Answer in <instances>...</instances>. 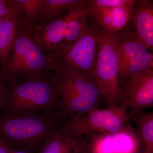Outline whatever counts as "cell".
<instances>
[{"label":"cell","instance_id":"obj_1","mask_svg":"<svg viewBox=\"0 0 153 153\" xmlns=\"http://www.w3.org/2000/svg\"><path fill=\"white\" fill-rule=\"evenodd\" d=\"M63 121L60 111L36 114L0 113V141L11 148L38 153L47 137Z\"/></svg>","mask_w":153,"mask_h":153},{"label":"cell","instance_id":"obj_2","mask_svg":"<svg viewBox=\"0 0 153 153\" xmlns=\"http://www.w3.org/2000/svg\"><path fill=\"white\" fill-rule=\"evenodd\" d=\"M54 69L52 57L44 52L33 32L21 24L8 60L0 68V78L10 84L21 79L36 80Z\"/></svg>","mask_w":153,"mask_h":153},{"label":"cell","instance_id":"obj_3","mask_svg":"<svg viewBox=\"0 0 153 153\" xmlns=\"http://www.w3.org/2000/svg\"><path fill=\"white\" fill-rule=\"evenodd\" d=\"M1 111L31 115L48 111H60V97L55 75L41 79L19 81L10 84Z\"/></svg>","mask_w":153,"mask_h":153},{"label":"cell","instance_id":"obj_4","mask_svg":"<svg viewBox=\"0 0 153 153\" xmlns=\"http://www.w3.org/2000/svg\"><path fill=\"white\" fill-rule=\"evenodd\" d=\"M54 71L64 121L80 117L97 108L102 97L95 81L60 68Z\"/></svg>","mask_w":153,"mask_h":153},{"label":"cell","instance_id":"obj_5","mask_svg":"<svg viewBox=\"0 0 153 153\" xmlns=\"http://www.w3.org/2000/svg\"><path fill=\"white\" fill-rule=\"evenodd\" d=\"M91 25L95 30L97 41L94 81L102 98L105 100L109 106L121 107L116 33H107L98 26Z\"/></svg>","mask_w":153,"mask_h":153},{"label":"cell","instance_id":"obj_6","mask_svg":"<svg viewBox=\"0 0 153 153\" xmlns=\"http://www.w3.org/2000/svg\"><path fill=\"white\" fill-rule=\"evenodd\" d=\"M97 53V38L90 24L77 40L71 44L60 46L50 56L55 69L70 71L94 81Z\"/></svg>","mask_w":153,"mask_h":153},{"label":"cell","instance_id":"obj_7","mask_svg":"<svg viewBox=\"0 0 153 153\" xmlns=\"http://www.w3.org/2000/svg\"><path fill=\"white\" fill-rule=\"evenodd\" d=\"M130 121L128 114L121 107L96 108L80 117L63 121L60 128L72 136H85L121 131L132 127Z\"/></svg>","mask_w":153,"mask_h":153},{"label":"cell","instance_id":"obj_8","mask_svg":"<svg viewBox=\"0 0 153 153\" xmlns=\"http://www.w3.org/2000/svg\"><path fill=\"white\" fill-rule=\"evenodd\" d=\"M118 54L119 84L133 74L153 70V54L129 31L115 33Z\"/></svg>","mask_w":153,"mask_h":153},{"label":"cell","instance_id":"obj_9","mask_svg":"<svg viewBox=\"0 0 153 153\" xmlns=\"http://www.w3.org/2000/svg\"><path fill=\"white\" fill-rule=\"evenodd\" d=\"M121 107L131 109L129 115L153 106V70L133 74L119 84Z\"/></svg>","mask_w":153,"mask_h":153},{"label":"cell","instance_id":"obj_10","mask_svg":"<svg viewBox=\"0 0 153 153\" xmlns=\"http://www.w3.org/2000/svg\"><path fill=\"white\" fill-rule=\"evenodd\" d=\"M90 143V153H142V144L133 127L121 131L85 136Z\"/></svg>","mask_w":153,"mask_h":153},{"label":"cell","instance_id":"obj_11","mask_svg":"<svg viewBox=\"0 0 153 153\" xmlns=\"http://www.w3.org/2000/svg\"><path fill=\"white\" fill-rule=\"evenodd\" d=\"M88 5L71 11L35 28L33 32L34 36L45 53L50 56L61 46L68 22Z\"/></svg>","mask_w":153,"mask_h":153},{"label":"cell","instance_id":"obj_12","mask_svg":"<svg viewBox=\"0 0 153 153\" xmlns=\"http://www.w3.org/2000/svg\"><path fill=\"white\" fill-rule=\"evenodd\" d=\"M134 4L114 8H99L92 7L90 4L88 14L91 23L108 33L122 31L131 19Z\"/></svg>","mask_w":153,"mask_h":153},{"label":"cell","instance_id":"obj_13","mask_svg":"<svg viewBox=\"0 0 153 153\" xmlns=\"http://www.w3.org/2000/svg\"><path fill=\"white\" fill-rule=\"evenodd\" d=\"M131 19L136 29L134 35L153 53V1L135 0Z\"/></svg>","mask_w":153,"mask_h":153},{"label":"cell","instance_id":"obj_14","mask_svg":"<svg viewBox=\"0 0 153 153\" xmlns=\"http://www.w3.org/2000/svg\"><path fill=\"white\" fill-rule=\"evenodd\" d=\"M90 1L91 0H42L41 8L35 22V28L71 11L88 5Z\"/></svg>","mask_w":153,"mask_h":153},{"label":"cell","instance_id":"obj_15","mask_svg":"<svg viewBox=\"0 0 153 153\" xmlns=\"http://www.w3.org/2000/svg\"><path fill=\"white\" fill-rule=\"evenodd\" d=\"M85 136H72L60 126L47 137L38 153H73Z\"/></svg>","mask_w":153,"mask_h":153},{"label":"cell","instance_id":"obj_16","mask_svg":"<svg viewBox=\"0 0 153 153\" xmlns=\"http://www.w3.org/2000/svg\"><path fill=\"white\" fill-rule=\"evenodd\" d=\"M21 24L17 11L7 16L0 25V65L5 66L8 60Z\"/></svg>","mask_w":153,"mask_h":153},{"label":"cell","instance_id":"obj_17","mask_svg":"<svg viewBox=\"0 0 153 153\" xmlns=\"http://www.w3.org/2000/svg\"><path fill=\"white\" fill-rule=\"evenodd\" d=\"M134 131L145 149L153 150V112L139 111L129 115Z\"/></svg>","mask_w":153,"mask_h":153},{"label":"cell","instance_id":"obj_18","mask_svg":"<svg viewBox=\"0 0 153 153\" xmlns=\"http://www.w3.org/2000/svg\"><path fill=\"white\" fill-rule=\"evenodd\" d=\"M19 14L21 24L33 32L42 0H12Z\"/></svg>","mask_w":153,"mask_h":153},{"label":"cell","instance_id":"obj_19","mask_svg":"<svg viewBox=\"0 0 153 153\" xmlns=\"http://www.w3.org/2000/svg\"><path fill=\"white\" fill-rule=\"evenodd\" d=\"M89 7L90 4L68 22L61 46L71 44L76 41L82 36L90 25L88 14Z\"/></svg>","mask_w":153,"mask_h":153},{"label":"cell","instance_id":"obj_20","mask_svg":"<svg viewBox=\"0 0 153 153\" xmlns=\"http://www.w3.org/2000/svg\"><path fill=\"white\" fill-rule=\"evenodd\" d=\"M135 0H91L90 5L95 7L114 8L133 4Z\"/></svg>","mask_w":153,"mask_h":153},{"label":"cell","instance_id":"obj_21","mask_svg":"<svg viewBox=\"0 0 153 153\" xmlns=\"http://www.w3.org/2000/svg\"><path fill=\"white\" fill-rule=\"evenodd\" d=\"M16 11L12 0H0V17L7 16Z\"/></svg>","mask_w":153,"mask_h":153},{"label":"cell","instance_id":"obj_22","mask_svg":"<svg viewBox=\"0 0 153 153\" xmlns=\"http://www.w3.org/2000/svg\"><path fill=\"white\" fill-rule=\"evenodd\" d=\"M8 91V88L3 83V81L0 78V110H1L5 104L7 98Z\"/></svg>","mask_w":153,"mask_h":153},{"label":"cell","instance_id":"obj_23","mask_svg":"<svg viewBox=\"0 0 153 153\" xmlns=\"http://www.w3.org/2000/svg\"><path fill=\"white\" fill-rule=\"evenodd\" d=\"M90 143L87 137L78 146L73 153H90Z\"/></svg>","mask_w":153,"mask_h":153},{"label":"cell","instance_id":"obj_24","mask_svg":"<svg viewBox=\"0 0 153 153\" xmlns=\"http://www.w3.org/2000/svg\"><path fill=\"white\" fill-rule=\"evenodd\" d=\"M11 147L1 141H0V153H9Z\"/></svg>","mask_w":153,"mask_h":153},{"label":"cell","instance_id":"obj_25","mask_svg":"<svg viewBox=\"0 0 153 153\" xmlns=\"http://www.w3.org/2000/svg\"><path fill=\"white\" fill-rule=\"evenodd\" d=\"M9 153H30L27 151L17 148H11Z\"/></svg>","mask_w":153,"mask_h":153},{"label":"cell","instance_id":"obj_26","mask_svg":"<svg viewBox=\"0 0 153 153\" xmlns=\"http://www.w3.org/2000/svg\"><path fill=\"white\" fill-rule=\"evenodd\" d=\"M142 153H153V150H149L145 149L143 152Z\"/></svg>","mask_w":153,"mask_h":153},{"label":"cell","instance_id":"obj_27","mask_svg":"<svg viewBox=\"0 0 153 153\" xmlns=\"http://www.w3.org/2000/svg\"><path fill=\"white\" fill-rule=\"evenodd\" d=\"M7 16L0 17V25L1 24V23L2 22L3 20H4V19H5V18Z\"/></svg>","mask_w":153,"mask_h":153}]
</instances>
